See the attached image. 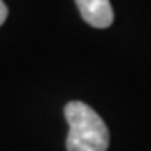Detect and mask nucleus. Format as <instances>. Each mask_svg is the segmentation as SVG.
I'll list each match as a JSON object with an SVG mask.
<instances>
[{"label": "nucleus", "mask_w": 151, "mask_h": 151, "mask_svg": "<svg viewBox=\"0 0 151 151\" xmlns=\"http://www.w3.org/2000/svg\"><path fill=\"white\" fill-rule=\"evenodd\" d=\"M64 116L69 126L66 138L68 151H107L109 129L91 106L71 100L64 107Z\"/></svg>", "instance_id": "obj_1"}, {"label": "nucleus", "mask_w": 151, "mask_h": 151, "mask_svg": "<svg viewBox=\"0 0 151 151\" xmlns=\"http://www.w3.org/2000/svg\"><path fill=\"white\" fill-rule=\"evenodd\" d=\"M80 11V17L86 24L96 29H106L113 24V7L109 0H75Z\"/></svg>", "instance_id": "obj_2"}, {"label": "nucleus", "mask_w": 151, "mask_h": 151, "mask_svg": "<svg viewBox=\"0 0 151 151\" xmlns=\"http://www.w3.org/2000/svg\"><path fill=\"white\" fill-rule=\"evenodd\" d=\"M7 18V6L4 4V0H0V26L6 22Z\"/></svg>", "instance_id": "obj_3"}]
</instances>
